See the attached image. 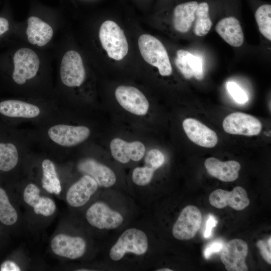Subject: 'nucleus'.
<instances>
[{"label":"nucleus","instance_id":"1","mask_svg":"<svg viewBox=\"0 0 271 271\" xmlns=\"http://www.w3.org/2000/svg\"><path fill=\"white\" fill-rule=\"evenodd\" d=\"M154 220L147 209L104 241L101 264L106 270H147L155 265Z\"/></svg>","mask_w":271,"mask_h":271},{"label":"nucleus","instance_id":"2","mask_svg":"<svg viewBox=\"0 0 271 271\" xmlns=\"http://www.w3.org/2000/svg\"><path fill=\"white\" fill-rule=\"evenodd\" d=\"M98 199L86 209L87 223L99 231L103 241L120 231L142 210L127 193L112 189H102Z\"/></svg>","mask_w":271,"mask_h":271},{"label":"nucleus","instance_id":"3","mask_svg":"<svg viewBox=\"0 0 271 271\" xmlns=\"http://www.w3.org/2000/svg\"><path fill=\"white\" fill-rule=\"evenodd\" d=\"M138 45L141 54L150 65L158 68L163 76H170L172 67L167 50L157 38L149 34H143L139 38Z\"/></svg>","mask_w":271,"mask_h":271},{"label":"nucleus","instance_id":"4","mask_svg":"<svg viewBox=\"0 0 271 271\" xmlns=\"http://www.w3.org/2000/svg\"><path fill=\"white\" fill-rule=\"evenodd\" d=\"M99 38L109 57L122 60L127 54L128 45L123 30L115 22L107 20L100 26Z\"/></svg>","mask_w":271,"mask_h":271},{"label":"nucleus","instance_id":"5","mask_svg":"<svg viewBox=\"0 0 271 271\" xmlns=\"http://www.w3.org/2000/svg\"><path fill=\"white\" fill-rule=\"evenodd\" d=\"M77 169L82 175L93 178L101 189L121 191L117 186V177L115 171L107 165L93 158H85L78 162Z\"/></svg>","mask_w":271,"mask_h":271},{"label":"nucleus","instance_id":"6","mask_svg":"<svg viewBox=\"0 0 271 271\" xmlns=\"http://www.w3.org/2000/svg\"><path fill=\"white\" fill-rule=\"evenodd\" d=\"M201 222V213L197 207L193 205L185 207L172 225L173 237L180 241L192 239L200 229Z\"/></svg>","mask_w":271,"mask_h":271},{"label":"nucleus","instance_id":"7","mask_svg":"<svg viewBox=\"0 0 271 271\" xmlns=\"http://www.w3.org/2000/svg\"><path fill=\"white\" fill-rule=\"evenodd\" d=\"M90 132V129L86 126L57 124L50 127L47 134L51 141L56 144L71 147L86 141Z\"/></svg>","mask_w":271,"mask_h":271},{"label":"nucleus","instance_id":"8","mask_svg":"<svg viewBox=\"0 0 271 271\" xmlns=\"http://www.w3.org/2000/svg\"><path fill=\"white\" fill-rule=\"evenodd\" d=\"M13 60V79L18 84H24L36 75L40 61L36 53L32 50L27 48L19 49L15 53Z\"/></svg>","mask_w":271,"mask_h":271},{"label":"nucleus","instance_id":"9","mask_svg":"<svg viewBox=\"0 0 271 271\" xmlns=\"http://www.w3.org/2000/svg\"><path fill=\"white\" fill-rule=\"evenodd\" d=\"M85 76V70L80 54L74 50L67 51L62 58L60 66L62 83L68 87H78L83 83Z\"/></svg>","mask_w":271,"mask_h":271},{"label":"nucleus","instance_id":"10","mask_svg":"<svg viewBox=\"0 0 271 271\" xmlns=\"http://www.w3.org/2000/svg\"><path fill=\"white\" fill-rule=\"evenodd\" d=\"M222 126L228 133L245 136L258 135L262 129V124L257 118L240 112L227 115L223 120Z\"/></svg>","mask_w":271,"mask_h":271},{"label":"nucleus","instance_id":"11","mask_svg":"<svg viewBox=\"0 0 271 271\" xmlns=\"http://www.w3.org/2000/svg\"><path fill=\"white\" fill-rule=\"evenodd\" d=\"M51 247L53 252L58 256L77 259L85 254L87 242L80 236L59 234L52 239Z\"/></svg>","mask_w":271,"mask_h":271},{"label":"nucleus","instance_id":"12","mask_svg":"<svg viewBox=\"0 0 271 271\" xmlns=\"http://www.w3.org/2000/svg\"><path fill=\"white\" fill-rule=\"evenodd\" d=\"M248 247L247 243L240 239H234L223 245L220 259L228 271H247L245 263Z\"/></svg>","mask_w":271,"mask_h":271},{"label":"nucleus","instance_id":"13","mask_svg":"<svg viewBox=\"0 0 271 271\" xmlns=\"http://www.w3.org/2000/svg\"><path fill=\"white\" fill-rule=\"evenodd\" d=\"M115 96L120 106L131 113L144 115L149 110V103L146 97L133 86H118L115 90Z\"/></svg>","mask_w":271,"mask_h":271},{"label":"nucleus","instance_id":"14","mask_svg":"<svg viewBox=\"0 0 271 271\" xmlns=\"http://www.w3.org/2000/svg\"><path fill=\"white\" fill-rule=\"evenodd\" d=\"M95 180L87 175L83 176L68 189L66 196L68 204L74 208L87 204L100 189Z\"/></svg>","mask_w":271,"mask_h":271},{"label":"nucleus","instance_id":"15","mask_svg":"<svg viewBox=\"0 0 271 271\" xmlns=\"http://www.w3.org/2000/svg\"><path fill=\"white\" fill-rule=\"evenodd\" d=\"M210 204L222 209L227 206L236 210H242L250 203L246 190L240 186L235 187L231 191L218 189L213 191L209 197Z\"/></svg>","mask_w":271,"mask_h":271},{"label":"nucleus","instance_id":"16","mask_svg":"<svg viewBox=\"0 0 271 271\" xmlns=\"http://www.w3.org/2000/svg\"><path fill=\"white\" fill-rule=\"evenodd\" d=\"M111 154L116 161L127 164L130 161L138 162L144 157L146 148L140 141L126 142L119 138L113 139L110 144Z\"/></svg>","mask_w":271,"mask_h":271},{"label":"nucleus","instance_id":"17","mask_svg":"<svg viewBox=\"0 0 271 271\" xmlns=\"http://www.w3.org/2000/svg\"><path fill=\"white\" fill-rule=\"evenodd\" d=\"M183 127L188 138L198 146L211 148L218 142L216 132L196 119H185Z\"/></svg>","mask_w":271,"mask_h":271},{"label":"nucleus","instance_id":"18","mask_svg":"<svg viewBox=\"0 0 271 271\" xmlns=\"http://www.w3.org/2000/svg\"><path fill=\"white\" fill-rule=\"evenodd\" d=\"M204 165L207 172L212 177L223 182H233L239 176L240 164L234 160L222 162L213 157L207 159Z\"/></svg>","mask_w":271,"mask_h":271},{"label":"nucleus","instance_id":"19","mask_svg":"<svg viewBox=\"0 0 271 271\" xmlns=\"http://www.w3.org/2000/svg\"><path fill=\"white\" fill-rule=\"evenodd\" d=\"M41 113L39 106L16 99L0 101V115L8 118H34Z\"/></svg>","mask_w":271,"mask_h":271},{"label":"nucleus","instance_id":"20","mask_svg":"<svg viewBox=\"0 0 271 271\" xmlns=\"http://www.w3.org/2000/svg\"><path fill=\"white\" fill-rule=\"evenodd\" d=\"M40 193V190L38 186L30 183L24 191V200L28 205L33 208L36 214L50 216L56 210L55 203L49 197H41Z\"/></svg>","mask_w":271,"mask_h":271},{"label":"nucleus","instance_id":"21","mask_svg":"<svg viewBox=\"0 0 271 271\" xmlns=\"http://www.w3.org/2000/svg\"><path fill=\"white\" fill-rule=\"evenodd\" d=\"M215 30L219 35L231 46L240 47L244 42V35L240 23L234 17L221 19L217 24Z\"/></svg>","mask_w":271,"mask_h":271},{"label":"nucleus","instance_id":"22","mask_svg":"<svg viewBox=\"0 0 271 271\" xmlns=\"http://www.w3.org/2000/svg\"><path fill=\"white\" fill-rule=\"evenodd\" d=\"M198 3L190 1L177 5L173 13V25L180 33L188 32L195 20V13Z\"/></svg>","mask_w":271,"mask_h":271},{"label":"nucleus","instance_id":"23","mask_svg":"<svg viewBox=\"0 0 271 271\" xmlns=\"http://www.w3.org/2000/svg\"><path fill=\"white\" fill-rule=\"evenodd\" d=\"M27 22L26 34L31 44L42 47L51 40L53 30L49 24L34 16L30 17Z\"/></svg>","mask_w":271,"mask_h":271},{"label":"nucleus","instance_id":"24","mask_svg":"<svg viewBox=\"0 0 271 271\" xmlns=\"http://www.w3.org/2000/svg\"><path fill=\"white\" fill-rule=\"evenodd\" d=\"M19 156L16 144L0 137V171L7 172L14 169L18 163Z\"/></svg>","mask_w":271,"mask_h":271},{"label":"nucleus","instance_id":"25","mask_svg":"<svg viewBox=\"0 0 271 271\" xmlns=\"http://www.w3.org/2000/svg\"><path fill=\"white\" fill-rule=\"evenodd\" d=\"M43 188L50 193L59 194L61 191V186L56 167L49 159H45L42 163Z\"/></svg>","mask_w":271,"mask_h":271},{"label":"nucleus","instance_id":"26","mask_svg":"<svg viewBox=\"0 0 271 271\" xmlns=\"http://www.w3.org/2000/svg\"><path fill=\"white\" fill-rule=\"evenodd\" d=\"M209 7L208 3L202 2L198 4L195 13L194 34L198 36L206 35L209 32L212 22L209 15Z\"/></svg>","mask_w":271,"mask_h":271},{"label":"nucleus","instance_id":"27","mask_svg":"<svg viewBox=\"0 0 271 271\" xmlns=\"http://www.w3.org/2000/svg\"><path fill=\"white\" fill-rule=\"evenodd\" d=\"M255 18L261 34L271 40V6L265 4L256 10Z\"/></svg>","mask_w":271,"mask_h":271},{"label":"nucleus","instance_id":"28","mask_svg":"<svg viewBox=\"0 0 271 271\" xmlns=\"http://www.w3.org/2000/svg\"><path fill=\"white\" fill-rule=\"evenodd\" d=\"M18 214L10 202L4 189L0 187V221L4 224L11 225L18 220Z\"/></svg>","mask_w":271,"mask_h":271},{"label":"nucleus","instance_id":"29","mask_svg":"<svg viewBox=\"0 0 271 271\" xmlns=\"http://www.w3.org/2000/svg\"><path fill=\"white\" fill-rule=\"evenodd\" d=\"M191 53L183 49L179 50L176 53L175 64L183 76L187 79L193 76L192 69L189 63Z\"/></svg>","mask_w":271,"mask_h":271},{"label":"nucleus","instance_id":"30","mask_svg":"<svg viewBox=\"0 0 271 271\" xmlns=\"http://www.w3.org/2000/svg\"><path fill=\"white\" fill-rule=\"evenodd\" d=\"M144 164L155 169L161 168L165 162L164 154L158 149H152L144 156Z\"/></svg>","mask_w":271,"mask_h":271},{"label":"nucleus","instance_id":"31","mask_svg":"<svg viewBox=\"0 0 271 271\" xmlns=\"http://www.w3.org/2000/svg\"><path fill=\"white\" fill-rule=\"evenodd\" d=\"M226 88L228 93L236 102L243 104L248 100V96L245 92L236 83L228 82Z\"/></svg>","mask_w":271,"mask_h":271},{"label":"nucleus","instance_id":"32","mask_svg":"<svg viewBox=\"0 0 271 271\" xmlns=\"http://www.w3.org/2000/svg\"><path fill=\"white\" fill-rule=\"evenodd\" d=\"M189 63L193 70V76L198 80H202L204 78V73L201 59L191 53L189 56Z\"/></svg>","mask_w":271,"mask_h":271},{"label":"nucleus","instance_id":"33","mask_svg":"<svg viewBox=\"0 0 271 271\" xmlns=\"http://www.w3.org/2000/svg\"><path fill=\"white\" fill-rule=\"evenodd\" d=\"M223 246V243L221 240H214L208 244L204 250V255L206 259H208L213 254L221 251Z\"/></svg>","mask_w":271,"mask_h":271},{"label":"nucleus","instance_id":"34","mask_svg":"<svg viewBox=\"0 0 271 271\" xmlns=\"http://www.w3.org/2000/svg\"><path fill=\"white\" fill-rule=\"evenodd\" d=\"M257 246L260 251L261 255L263 259L269 264H271V253L270 249L267 248L266 243L263 240H259L257 244Z\"/></svg>","mask_w":271,"mask_h":271},{"label":"nucleus","instance_id":"35","mask_svg":"<svg viewBox=\"0 0 271 271\" xmlns=\"http://www.w3.org/2000/svg\"><path fill=\"white\" fill-rule=\"evenodd\" d=\"M217 222V220L213 215H209L206 223L205 230L204 232L205 238H210L211 236L212 229L216 226Z\"/></svg>","mask_w":271,"mask_h":271},{"label":"nucleus","instance_id":"36","mask_svg":"<svg viewBox=\"0 0 271 271\" xmlns=\"http://www.w3.org/2000/svg\"><path fill=\"white\" fill-rule=\"evenodd\" d=\"M0 270L1 271H20L21 268L14 261L6 260L1 264Z\"/></svg>","mask_w":271,"mask_h":271},{"label":"nucleus","instance_id":"37","mask_svg":"<svg viewBox=\"0 0 271 271\" xmlns=\"http://www.w3.org/2000/svg\"><path fill=\"white\" fill-rule=\"evenodd\" d=\"M9 22L4 18H0V35L6 32L9 29Z\"/></svg>","mask_w":271,"mask_h":271},{"label":"nucleus","instance_id":"38","mask_svg":"<svg viewBox=\"0 0 271 271\" xmlns=\"http://www.w3.org/2000/svg\"><path fill=\"white\" fill-rule=\"evenodd\" d=\"M270 242H271V237H269V239H268V248L271 250V249H270V247H271Z\"/></svg>","mask_w":271,"mask_h":271}]
</instances>
